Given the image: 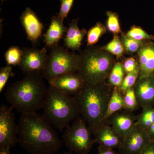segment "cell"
Here are the masks:
<instances>
[{"label":"cell","instance_id":"1","mask_svg":"<svg viewBox=\"0 0 154 154\" xmlns=\"http://www.w3.org/2000/svg\"><path fill=\"white\" fill-rule=\"evenodd\" d=\"M18 143L30 154H54L62 145L52 125L36 112L21 114Z\"/></svg>","mask_w":154,"mask_h":154},{"label":"cell","instance_id":"2","mask_svg":"<svg viewBox=\"0 0 154 154\" xmlns=\"http://www.w3.org/2000/svg\"><path fill=\"white\" fill-rule=\"evenodd\" d=\"M43 78L41 72L25 74L22 80L7 89L5 94L7 102L21 114L42 109L48 89Z\"/></svg>","mask_w":154,"mask_h":154},{"label":"cell","instance_id":"3","mask_svg":"<svg viewBox=\"0 0 154 154\" xmlns=\"http://www.w3.org/2000/svg\"><path fill=\"white\" fill-rule=\"evenodd\" d=\"M109 83L85 84L74 97L79 112L86 122L91 132L106 120L107 105L112 91Z\"/></svg>","mask_w":154,"mask_h":154},{"label":"cell","instance_id":"4","mask_svg":"<svg viewBox=\"0 0 154 154\" xmlns=\"http://www.w3.org/2000/svg\"><path fill=\"white\" fill-rule=\"evenodd\" d=\"M77 74L85 84L106 82L114 64V56L99 46H90L79 54Z\"/></svg>","mask_w":154,"mask_h":154},{"label":"cell","instance_id":"5","mask_svg":"<svg viewBox=\"0 0 154 154\" xmlns=\"http://www.w3.org/2000/svg\"><path fill=\"white\" fill-rule=\"evenodd\" d=\"M42 109V116L54 127L61 131L80 115L74 96L64 94L50 85Z\"/></svg>","mask_w":154,"mask_h":154},{"label":"cell","instance_id":"6","mask_svg":"<svg viewBox=\"0 0 154 154\" xmlns=\"http://www.w3.org/2000/svg\"><path fill=\"white\" fill-rule=\"evenodd\" d=\"M51 48L45 66L42 71L43 78L48 81L61 75L77 72L79 54L70 52L58 44Z\"/></svg>","mask_w":154,"mask_h":154},{"label":"cell","instance_id":"7","mask_svg":"<svg viewBox=\"0 0 154 154\" xmlns=\"http://www.w3.org/2000/svg\"><path fill=\"white\" fill-rule=\"evenodd\" d=\"M85 120L79 116L66 128L63 136V141L69 150L78 154H87L94 143L92 133Z\"/></svg>","mask_w":154,"mask_h":154},{"label":"cell","instance_id":"8","mask_svg":"<svg viewBox=\"0 0 154 154\" xmlns=\"http://www.w3.org/2000/svg\"><path fill=\"white\" fill-rule=\"evenodd\" d=\"M14 107H0V148H10L18 143V125L12 112Z\"/></svg>","mask_w":154,"mask_h":154},{"label":"cell","instance_id":"9","mask_svg":"<svg viewBox=\"0 0 154 154\" xmlns=\"http://www.w3.org/2000/svg\"><path fill=\"white\" fill-rule=\"evenodd\" d=\"M22 51V60L19 66L22 71L25 74L33 71L42 72L47 60L46 48H23Z\"/></svg>","mask_w":154,"mask_h":154},{"label":"cell","instance_id":"10","mask_svg":"<svg viewBox=\"0 0 154 154\" xmlns=\"http://www.w3.org/2000/svg\"><path fill=\"white\" fill-rule=\"evenodd\" d=\"M146 129L137 125L133 131L123 140L119 154H137L151 141Z\"/></svg>","mask_w":154,"mask_h":154},{"label":"cell","instance_id":"11","mask_svg":"<svg viewBox=\"0 0 154 154\" xmlns=\"http://www.w3.org/2000/svg\"><path fill=\"white\" fill-rule=\"evenodd\" d=\"M94 136L95 143L99 146L113 149L120 148L123 143V139L113 129L107 119L96 127L92 131Z\"/></svg>","mask_w":154,"mask_h":154},{"label":"cell","instance_id":"12","mask_svg":"<svg viewBox=\"0 0 154 154\" xmlns=\"http://www.w3.org/2000/svg\"><path fill=\"white\" fill-rule=\"evenodd\" d=\"M137 116L131 111L125 110L121 112H116L107 119L109 124L119 136L124 139L136 126Z\"/></svg>","mask_w":154,"mask_h":154},{"label":"cell","instance_id":"13","mask_svg":"<svg viewBox=\"0 0 154 154\" xmlns=\"http://www.w3.org/2000/svg\"><path fill=\"white\" fill-rule=\"evenodd\" d=\"M139 106L152 107L154 103V75L139 77L134 86Z\"/></svg>","mask_w":154,"mask_h":154},{"label":"cell","instance_id":"14","mask_svg":"<svg viewBox=\"0 0 154 154\" xmlns=\"http://www.w3.org/2000/svg\"><path fill=\"white\" fill-rule=\"evenodd\" d=\"M48 82L50 86L70 96L75 95L85 84L77 73L61 75L48 80Z\"/></svg>","mask_w":154,"mask_h":154},{"label":"cell","instance_id":"15","mask_svg":"<svg viewBox=\"0 0 154 154\" xmlns=\"http://www.w3.org/2000/svg\"><path fill=\"white\" fill-rule=\"evenodd\" d=\"M139 77L154 75V42L145 40L137 52Z\"/></svg>","mask_w":154,"mask_h":154},{"label":"cell","instance_id":"16","mask_svg":"<svg viewBox=\"0 0 154 154\" xmlns=\"http://www.w3.org/2000/svg\"><path fill=\"white\" fill-rule=\"evenodd\" d=\"M20 20L29 39L33 42L37 41L41 36L43 25L35 13L27 8L21 15Z\"/></svg>","mask_w":154,"mask_h":154},{"label":"cell","instance_id":"17","mask_svg":"<svg viewBox=\"0 0 154 154\" xmlns=\"http://www.w3.org/2000/svg\"><path fill=\"white\" fill-rule=\"evenodd\" d=\"M67 29L63 25V20L58 15L52 17L49 28L44 35L46 46L52 47L58 44Z\"/></svg>","mask_w":154,"mask_h":154},{"label":"cell","instance_id":"18","mask_svg":"<svg viewBox=\"0 0 154 154\" xmlns=\"http://www.w3.org/2000/svg\"><path fill=\"white\" fill-rule=\"evenodd\" d=\"M79 19H73L69 24L64 38L65 45L67 48L78 50L80 48L83 39L88 33L85 29L81 30L78 26Z\"/></svg>","mask_w":154,"mask_h":154},{"label":"cell","instance_id":"19","mask_svg":"<svg viewBox=\"0 0 154 154\" xmlns=\"http://www.w3.org/2000/svg\"><path fill=\"white\" fill-rule=\"evenodd\" d=\"M125 108L124 96L122 95L121 92L119 88H114L107 105L105 119H108L114 113L125 109Z\"/></svg>","mask_w":154,"mask_h":154},{"label":"cell","instance_id":"20","mask_svg":"<svg viewBox=\"0 0 154 154\" xmlns=\"http://www.w3.org/2000/svg\"><path fill=\"white\" fill-rule=\"evenodd\" d=\"M125 71L121 63L116 62L108 78L109 85L114 88H119L125 78Z\"/></svg>","mask_w":154,"mask_h":154},{"label":"cell","instance_id":"21","mask_svg":"<svg viewBox=\"0 0 154 154\" xmlns=\"http://www.w3.org/2000/svg\"><path fill=\"white\" fill-rule=\"evenodd\" d=\"M113 38L111 41L101 48L107 52L116 57L118 59L122 57L125 52L124 45L118 35H113Z\"/></svg>","mask_w":154,"mask_h":154},{"label":"cell","instance_id":"22","mask_svg":"<svg viewBox=\"0 0 154 154\" xmlns=\"http://www.w3.org/2000/svg\"><path fill=\"white\" fill-rule=\"evenodd\" d=\"M107 28L102 23L98 22L90 28L87 33V46H93L99 41L100 37L107 32Z\"/></svg>","mask_w":154,"mask_h":154},{"label":"cell","instance_id":"23","mask_svg":"<svg viewBox=\"0 0 154 154\" xmlns=\"http://www.w3.org/2000/svg\"><path fill=\"white\" fill-rule=\"evenodd\" d=\"M120 38L123 43L125 52L128 54H132L138 51L143 45L145 40H137L127 36L126 33H121Z\"/></svg>","mask_w":154,"mask_h":154},{"label":"cell","instance_id":"24","mask_svg":"<svg viewBox=\"0 0 154 154\" xmlns=\"http://www.w3.org/2000/svg\"><path fill=\"white\" fill-rule=\"evenodd\" d=\"M154 123V108L152 107L143 108L142 112L137 116L136 125L147 129Z\"/></svg>","mask_w":154,"mask_h":154},{"label":"cell","instance_id":"25","mask_svg":"<svg viewBox=\"0 0 154 154\" xmlns=\"http://www.w3.org/2000/svg\"><path fill=\"white\" fill-rule=\"evenodd\" d=\"M107 16L106 28L113 35H118L122 33L120 28L119 18L118 15L112 11H107L106 13Z\"/></svg>","mask_w":154,"mask_h":154},{"label":"cell","instance_id":"26","mask_svg":"<svg viewBox=\"0 0 154 154\" xmlns=\"http://www.w3.org/2000/svg\"><path fill=\"white\" fill-rule=\"evenodd\" d=\"M22 56V49L17 46H12L5 54V57L8 66H19Z\"/></svg>","mask_w":154,"mask_h":154},{"label":"cell","instance_id":"27","mask_svg":"<svg viewBox=\"0 0 154 154\" xmlns=\"http://www.w3.org/2000/svg\"><path fill=\"white\" fill-rule=\"evenodd\" d=\"M139 75V66L134 71L126 74L120 87L119 88V91L123 94L127 91L134 87Z\"/></svg>","mask_w":154,"mask_h":154},{"label":"cell","instance_id":"28","mask_svg":"<svg viewBox=\"0 0 154 154\" xmlns=\"http://www.w3.org/2000/svg\"><path fill=\"white\" fill-rule=\"evenodd\" d=\"M127 36L137 40H153L154 35L146 32L140 27L133 26L126 33Z\"/></svg>","mask_w":154,"mask_h":154},{"label":"cell","instance_id":"29","mask_svg":"<svg viewBox=\"0 0 154 154\" xmlns=\"http://www.w3.org/2000/svg\"><path fill=\"white\" fill-rule=\"evenodd\" d=\"M124 100L125 110L132 112L139 106L135 93L134 87L126 91L125 94Z\"/></svg>","mask_w":154,"mask_h":154},{"label":"cell","instance_id":"30","mask_svg":"<svg viewBox=\"0 0 154 154\" xmlns=\"http://www.w3.org/2000/svg\"><path fill=\"white\" fill-rule=\"evenodd\" d=\"M13 75L12 67L11 66H7L1 68L0 70V92L3 91L7 84L9 77Z\"/></svg>","mask_w":154,"mask_h":154},{"label":"cell","instance_id":"31","mask_svg":"<svg viewBox=\"0 0 154 154\" xmlns=\"http://www.w3.org/2000/svg\"><path fill=\"white\" fill-rule=\"evenodd\" d=\"M75 0H60L61 6L60 11L58 16L63 20L67 17L69 12L71 9Z\"/></svg>","mask_w":154,"mask_h":154},{"label":"cell","instance_id":"32","mask_svg":"<svg viewBox=\"0 0 154 154\" xmlns=\"http://www.w3.org/2000/svg\"><path fill=\"white\" fill-rule=\"evenodd\" d=\"M122 64L126 74L134 71L138 67L137 60L133 57L125 59Z\"/></svg>","mask_w":154,"mask_h":154},{"label":"cell","instance_id":"33","mask_svg":"<svg viewBox=\"0 0 154 154\" xmlns=\"http://www.w3.org/2000/svg\"><path fill=\"white\" fill-rule=\"evenodd\" d=\"M137 154H154V142L151 141Z\"/></svg>","mask_w":154,"mask_h":154},{"label":"cell","instance_id":"34","mask_svg":"<svg viewBox=\"0 0 154 154\" xmlns=\"http://www.w3.org/2000/svg\"><path fill=\"white\" fill-rule=\"evenodd\" d=\"M98 154H119V152H117L113 150V149L107 148L99 146Z\"/></svg>","mask_w":154,"mask_h":154},{"label":"cell","instance_id":"35","mask_svg":"<svg viewBox=\"0 0 154 154\" xmlns=\"http://www.w3.org/2000/svg\"><path fill=\"white\" fill-rule=\"evenodd\" d=\"M152 141L154 140V123L151 125L147 129H146Z\"/></svg>","mask_w":154,"mask_h":154},{"label":"cell","instance_id":"36","mask_svg":"<svg viewBox=\"0 0 154 154\" xmlns=\"http://www.w3.org/2000/svg\"><path fill=\"white\" fill-rule=\"evenodd\" d=\"M10 148H0V154H11Z\"/></svg>","mask_w":154,"mask_h":154},{"label":"cell","instance_id":"37","mask_svg":"<svg viewBox=\"0 0 154 154\" xmlns=\"http://www.w3.org/2000/svg\"><path fill=\"white\" fill-rule=\"evenodd\" d=\"M63 154H76L73 153L72 152H66L63 153Z\"/></svg>","mask_w":154,"mask_h":154},{"label":"cell","instance_id":"38","mask_svg":"<svg viewBox=\"0 0 154 154\" xmlns=\"http://www.w3.org/2000/svg\"><path fill=\"white\" fill-rule=\"evenodd\" d=\"M5 1H6V0H1V1H2V2H3Z\"/></svg>","mask_w":154,"mask_h":154},{"label":"cell","instance_id":"39","mask_svg":"<svg viewBox=\"0 0 154 154\" xmlns=\"http://www.w3.org/2000/svg\"><path fill=\"white\" fill-rule=\"evenodd\" d=\"M153 141L154 142V140H153Z\"/></svg>","mask_w":154,"mask_h":154}]
</instances>
